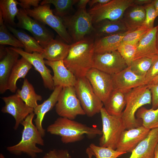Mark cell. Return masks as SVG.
Here are the masks:
<instances>
[{
  "label": "cell",
  "instance_id": "836d02e7",
  "mask_svg": "<svg viewBox=\"0 0 158 158\" xmlns=\"http://www.w3.org/2000/svg\"><path fill=\"white\" fill-rule=\"evenodd\" d=\"M0 44L8 45L13 47L24 48V46L20 42L8 31L4 22L2 14L0 12Z\"/></svg>",
  "mask_w": 158,
  "mask_h": 158
},
{
  "label": "cell",
  "instance_id": "5bb4252c",
  "mask_svg": "<svg viewBox=\"0 0 158 158\" xmlns=\"http://www.w3.org/2000/svg\"><path fill=\"white\" fill-rule=\"evenodd\" d=\"M5 103L1 111L11 115L15 120L14 127L17 130L27 117L34 112V109L28 106L16 93L1 98Z\"/></svg>",
  "mask_w": 158,
  "mask_h": 158
},
{
  "label": "cell",
  "instance_id": "816d5d0a",
  "mask_svg": "<svg viewBox=\"0 0 158 158\" xmlns=\"http://www.w3.org/2000/svg\"><path fill=\"white\" fill-rule=\"evenodd\" d=\"M0 158H5L4 155L2 153H1L0 154Z\"/></svg>",
  "mask_w": 158,
  "mask_h": 158
},
{
  "label": "cell",
  "instance_id": "7dc6e473",
  "mask_svg": "<svg viewBox=\"0 0 158 158\" xmlns=\"http://www.w3.org/2000/svg\"><path fill=\"white\" fill-rule=\"evenodd\" d=\"M152 3L154 7L156 15L158 16V0H152Z\"/></svg>",
  "mask_w": 158,
  "mask_h": 158
},
{
  "label": "cell",
  "instance_id": "7bdbcfd3",
  "mask_svg": "<svg viewBox=\"0 0 158 158\" xmlns=\"http://www.w3.org/2000/svg\"><path fill=\"white\" fill-rule=\"evenodd\" d=\"M18 5L24 9H30L31 6L37 7L39 6V4L41 2L40 0H18Z\"/></svg>",
  "mask_w": 158,
  "mask_h": 158
},
{
  "label": "cell",
  "instance_id": "f546056e",
  "mask_svg": "<svg viewBox=\"0 0 158 158\" xmlns=\"http://www.w3.org/2000/svg\"><path fill=\"white\" fill-rule=\"evenodd\" d=\"M16 93L28 106L34 109L38 105L37 102L42 99V96L36 93L32 85L26 78L21 89L17 90Z\"/></svg>",
  "mask_w": 158,
  "mask_h": 158
},
{
  "label": "cell",
  "instance_id": "f6af8a7d",
  "mask_svg": "<svg viewBox=\"0 0 158 158\" xmlns=\"http://www.w3.org/2000/svg\"><path fill=\"white\" fill-rule=\"evenodd\" d=\"M152 0H133L134 4L143 6L152 2Z\"/></svg>",
  "mask_w": 158,
  "mask_h": 158
},
{
  "label": "cell",
  "instance_id": "4fadbf2b",
  "mask_svg": "<svg viewBox=\"0 0 158 158\" xmlns=\"http://www.w3.org/2000/svg\"><path fill=\"white\" fill-rule=\"evenodd\" d=\"M85 76L90 82L95 93L104 104L114 89L111 75L92 68Z\"/></svg>",
  "mask_w": 158,
  "mask_h": 158
},
{
  "label": "cell",
  "instance_id": "d6a6232c",
  "mask_svg": "<svg viewBox=\"0 0 158 158\" xmlns=\"http://www.w3.org/2000/svg\"><path fill=\"white\" fill-rule=\"evenodd\" d=\"M78 0H44L40 5L52 4L55 7L53 11L56 16L62 18L68 16L73 6L76 4Z\"/></svg>",
  "mask_w": 158,
  "mask_h": 158
},
{
  "label": "cell",
  "instance_id": "74e56055",
  "mask_svg": "<svg viewBox=\"0 0 158 158\" xmlns=\"http://www.w3.org/2000/svg\"><path fill=\"white\" fill-rule=\"evenodd\" d=\"M150 30L141 27L132 31L129 30L123 38L121 43L137 44Z\"/></svg>",
  "mask_w": 158,
  "mask_h": 158
},
{
  "label": "cell",
  "instance_id": "83f0119b",
  "mask_svg": "<svg viewBox=\"0 0 158 158\" xmlns=\"http://www.w3.org/2000/svg\"><path fill=\"white\" fill-rule=\"evenodd\" d=\"M32 65L23 57L18 60L12 70L8 83V89L12 93L17 90L16 82L20 78L25 79Z\"/></svg>",
  "mask_w": 158,
  "mask_h": 158
},
{
  "label": "cell",
  "instance_id": "277c9868",
  "mask_svg": "<svg viewBox=\"0 0 158 158\" xmlns=\"http://www.w3.org/2000/svg\"><path fill=\"white\" fill-rule=\"evenodd\" d=\"M126 104L121 117L127 130L142 126L141 119L135 114L143 105L151 104V94L148 86L143 85L134 88L126 93Z\"/></svg>",
  "mask_w": 158,
  "mask_h": 158
},
{
  "label": "cell",
  "instance_id": "f907efd6",
  "mask_svg": "<svg viewBox=\"0 0 158 158\" xmlns=\"http://www.w3.org/2000/svg\"><path fill=\"white\" fill-rule=\"evenodd\" d=\"M156 45L157 49L158 50V25L156 26Z\"/></svg>",
  "mask_w": 158,
  "mask_h": 158
},
{
  "label": "cell",
  "instance_id": "681fc988",
  "mask_svg": "<svg viewBox=\"0 0 158 158\" xmlns=\"http://www.w3.org/2000/svg\"><path fill=\"white\" fill-rule=\"evenodd\" d=\"M154 158H158V143L155 148Z\"/></svg>",
  "mask_w": 158,
  "mask_h": 158
},
{
  "label": "cell",
  "instance_id": "ba28073f",
  "mask_svg": "<svg viewBox=\"0 0 158 158\" xmlns=\"http://www.w3.org/2000/svg\"><path fill=\"white\" fill-rule=\"evenodd\" d=\"M74 87L77 96L85 115L92 117L100 112L104 104L95 93L90 82L85 76L77 78Z\"/></svg>",
  "mask_w": 158,
  "mask_h": 158
},
{
  "label": "cell",
  "instance_id": "7c38bea8",
  "mask_svg": "<svg viewBox=\"0 0 158 158\" xmlns=\"http://www.w3.org/2000/svg\"><path fill=\"white\" fill-rule=\"evenodd\" d=\"M128 66L117 50L102 54L94 53L92 68L112 75L117 73Z\"/></svg>",
  "mask_w": 158,
  "mask_h": 158
},
{
  "label": "cell",
  "instance_id": "e0dca14e",
  "mask_svg": "<svg viewBox=\"0 0 158 158\" xmlns=\"http://www.w3.org/2000/svg\"><path fill=\"white\" fill-rule=\"evenodd\" d=\"M150 130L142 126L125 130L121 134L116 150L125 153L131 152L146 137Z\"/></svg>",
  "mask_w": 158,
  "mask_h": 158
},
{
  "label": "cell",
  "instance_id": "8992f818",
  "mask_svg": "<svg viewBox=\"0 0 158 158\" xmlns=\"http://www.w3.org/2000/svg\"><path fill=\"white\" fill-rule=\"evenodd\" d=\"M102 123V136L99 146L116 150L122 132L126 129L121 117L109 114L104 107L100 112Z\"/></svg>",
  "mask_w": 158,
  "mask_h": 158
},
{
  "label": "cell",
  "instance_id": "30bf717a",
  "mask_svg": "<svg viewBox=\"0 0 158 158\" xmlns=\"http://www.w3.org/2000/svg\"><path fill=\"white\" fill-rule=\"evenodd\" d=\"M133 4V0H111L105 4L90 8L88 12L94 24L105 19L120 20L126 9Z\"/></svg>",
  "mask_w": 158,
  "mask_h": 158
},
{
  "label": "cell",
  "instance_id": "ab89813d",
  "mask_svg": "<svg viewBox=\"0 0 158 158\" xmlns=\"http://www.w3.org/2000/svg\"><path fill=\"white\" fill-rule=\"evenodd\" d=\"M158 75V56L154 59L145 76V85H148Z\"/></svg>",
  "mask_w": 158,
  "mask_h": 158
},
{
  "label": "cell",
  "instance_id": "9a60e30c",
  "mask_svg": "<svg viewBox=\"0 0 158 158\" xmlns=\"http://www.w3.org/2000/svg\"><path fill=\"white\" fill-rule=\"evenodd\" d=\"M11 47L29 62L40 73L46 88L50 90H54L55 87L51 71L46 66L45 60L40 53L36 52L30 53L25 52L21 48Z\"/></svg>",
  "mask_w": 158,
  "mask_h": 158
},
{
  "label": "cell",
  "instance_id": "f1b7e54d",
  "mask_svg": "<svg viewBox=\"0 0 158 158\" xmlns=\"http://www.w3.org/2000/svg\"><path fill=\"white\" fill-rule=\"evenodd\" d=\"M6 25L8 30L23 44L25 51L30 53L36 52L40 54L43 52L44 48L34 37L23 30L17 29L9 25Z\"/></svg>",
  "mask_w": 158,
  "mask_h": 158
},
{
  "label": "cell",
  "instance_id": "f35d334b",
  "mask_svg": "<svg viewBox=\"0 0 158 158\" xmlns=\"http://www.w3.org/2000/svg\"><path fill=\"white\" fill-rule=\"evenodd\" d=\"M143 6L145 11V18L142 27L151 30L154 27V21L157 17L155 10L152 2Z\"/></svg>",
  "mask_w": 158,
  "mask_h": 158
},
{
  "label": "cell",
  "instance_id": "ac0fdd59",
  "mask_svg": "<svg viewBox=\"0 0 158 158\" xmlns=\"http://www.w3.org/2000/svg\"><path fill=\"white\" fill-rule=\"evenodd\" d=\"M45 63L50 67L53 71V80L55 87L75 86L77 78L65 66L63 60L55 61L45 60Z\"/></svg>",
  "mask_w": 158,
  "mask_h": 158
},
{
  "label": "cell",
  "instance_id": "c3c4849f",
  "mask_svg": "<svg viewBox=\"0 0 158 158\" xmlns=\"http://www.w3.org/2000/svg\"><path fill=\"white\" fill-rule=\"evenodd\" d=\"M158 85V75L155 77L148 85Z\"/></svg>",
  "mask_w": 158,
  "mask_h": 158
},
{
  "label": "cell",
  "instance_id": "cb8c5ba5",
  "mask_svg": "<svg viewBox=\"0 0 158 158\" xmlns=\"http://www.w3.org/2000/svg\"><path fill=\"white\" fill-rule=\"evenodd\" d=\"M145 18L143 6L133 4L126 9L121 20L128 30L132 31L142 26Z\"/></svg>",
  "mask_w": 158,
  "mask_h": 158
},
{
  "label": "cell",
  "instance_id": "9c48e42d",
  "mask_svg": "<svg viewBox=\"0 0 158 158\" xmlns=\"http://www.w3.org/2000/svg\"><path fill=\"white\" fill-rule=\"evenodd\" d=\"M55 107L60 117L74 120L78 115H85L74 86L63 88Z\"/></svg>",
  "mask_w": 158,
  "mask_h": 158
},
{
  "label": "cell",
  "instance_id": "e575fe53",
  "mask_svg": "<svg viewBox=\"0 0 158 158\" xmlns=\"http://www.w3.org/2000/svg\"><path fill=\"white\" fill-rule=\"evenodd\" d=\"M154 59L143 57L134 59L130 67L132 71L135 74L145 77Z\"/></svg>",
  "mask_w": 158,
  "mask_h": 158
},
{
  "label": "cell",
  "instance_id": "ee69618b",
  "mask_svg": "<svg viewBox=\"0 0 158 158\" xmlns=\"http://www.w3.org/2000/svg\"><path fill=\"white\" fill-rule=\"evenodd\" d=\"M111 0H89L88 4L90 8L95 6L105 4Z\"/></svg>",
  "mask_w": 158,
  "mask_h": 158
},
{
  "label": "cell",
  "instance_id": "bcb514c9",
  "mask_svg": "<svg viewBox=\"0 0 158 158\" xmlns=\"http://www.w3.org/2000/svg\"><path fill=\"white\" fill-rule=\"evenodd\" d=\"M89 0H78L76 3L78 8H86Z\"/></svg>",
  "mask_w": 158,
  "mask_h": 158
},
{
  "label": "cell",
  "instance_id": "60d3db41",
  "mask_svg": "<svg viewBox=\"0 0 158 158\" xmlns=\"http://www.w3.org/2000/svg\"><path fill=\"white\" fill-rule=\"evenodd\" d=\"M42 158H72L66 149H53L46 153Z\"/></svg>",
  "mask_w": 158,
  "mask_h": 158
},
{
  "label": "cell",
  "instance_id": "b9f144b4",
  "mask_svg": "<svg viewBox=\"0 0 158 158\" xmlns=\"http://www.w3.org/2000/svg\"><path fill=\"white\" fill-rule=\"evenodd\" d=\"M148 86L151 94L152 108L156 109L158 108V85Z\"/></svg>",
  "mask_w": 158,
  "mask_h": 158
},
{
  "label": "cell",
  "instance_id": "d6986e66",
  "mask_svg": "<svg viewBox=\"0 0 158 158\" xmlns=\"http://www.w3.org/2000/svg\"><path fill=\"white\" fill-rule=\"evenodd\" d=\"M5 55L0 59V93H4L7 90L9 78L13 68L20 54L11 47H6Z\"/></svg>",
  "mask_w": 158,
  "mask_h": 158
},
{
  "label": "cell",
  "instance_id": "d4e9b609",
  "mask_svg": "<svg viewBox=\"0 0 158 158\" xmlns=\"http://www.w3.org/2000/svg\"><path fill=\"white\" fill-rule=\"evenodd\" d=\"M70 47V44L54 39L44 48L41 54L44 59L49 61L63 60L67 56Z\"/></svg>",
  "mask_w": 158,
  "mask_h": 158
},
{
  "label": "cell",
  "instance_id": "4316f807",
  "mask_svg": "<svg viewBox=\"0 0 158 158\" xmlns=\"http://www.w3.org/2000/svg\"><path fill=\"white\" fill-rule=\"evenodd\" d=\"M126 93L117 90H113L104 104V108L109 114L121 117L126 104Z\"/></svg>",
  "mask_w": 158,
  "mask_h": 158
},
{
  "label": "cell",
  "instance_id": "ffe728a7",
  "mask_svg": "<svg viewBox=\"0 0 158 158\" xmlns=\"http://www.w3.org/2000/svg\"><path fill=\"white\" fill-rule=\"evenodd\" d=\"M156 32L155 27L150 30L139 41L134 60L143 57L154 59L158 56Z\"/></svg>",
  "mask_w": 158,
  "mask_h": 158
},
{
  "label": "cell",
  "instance_id": "7a4b0ae2",
  "mask_svg": "<svg viewBox=\"0 0 158 158\" xmlns=\"http://www.w3.org/2000/svg\"><path fill=\"white\" fill-rule=\"evenodd\" d=\"M47 131L60 136L61 142L64 144L81 140L85 135L91 139L102 134V131L97 127L89 126L74 120L61 117L47 127Z\"/></svg>",
  "mask_w": 158,
  "mask_h": 158
},
{
  "label": "cell",
  "instance_id": "44dd1931",
  "mask_svg": "<svg viewBox=\"0 0 158 158\" xmlns=\"http://www.w3.org/2000/svg\"><path fill=\"white\" fill-rule=\"evenodd\" d=\"M63 88L61 86H55L49 97L42 104H38L34 109V112L36 116V118L34 120L35 126L43 137L45 134V130L42 126V122L44 116L47 112L55 106Z\"/></svg>",
  "mask_w": 158,
  "mask_h": 158
},
{
  "label": "cell",
  "instance_id": "52a82bcc",
  "mask_svg": "<svg viewBox=\"0 0 158 158\" xmlns=\"http://www.w3.org/2000/svg\"><path fill=\"white\" fill-rule=\"evenodd\" d=\"M25 11L30 17L51 28L65 42L70 44L73 43L72 39L62 19L54 14L49 4L40 5Z\"/></svg>",
  "mask_w": 158,
  "mask_h": 158
},
{
  "label": "cell",
  "instance_id": "484cf974",
  "mask_svg": "<svg viewBox=\"0 0 158 158\" xmlns=\"http://www.w3.org/2000/svg\"><path fill=\"white\" fill-rule=\"evenodd\" d=\"M129 31L95 38V53L102 54L117 50L123 38Z\"/></svg>",
  "mask_w": 158,
  "mask_h": 158
},
{
  "label": "cell",
  "instance_id": "5b68a950",
  "mask_svg": "<svg viewBox=\"0 0 158 158\" xmlns=\"http://www.w3.org/2000/svg\"><path fill=\"white\" fill-rule=\"evenodd\" d=\"M61 18L73 43L93 33L94 27L92 18L86 8H78L73 15Z\"/></svg>",
  "mask_w": 158,
  "mask_h": 158
},
{
  "label": "cell",
  "instance_id": "3957f363",
  "mask_svg": "<svg viewBox=\"0 0 158 158\" xmlns=\"http://www.w3.org/2000/svg\"><path fill=\"white\" fill-rule=\"evenodd\" d=\"M35 115L34 112L31 113L21 123L23 127L21 139L17 144L6 147L10 153L16 155L25 154L31 158H36L37 154L43 152L42 149L37 146H44V143L41 134L33 123Z\"/></svg>",
  "mask_w": 158,
  "mask_h": 158
},
{
  "label": "cell",
  "instance_id": "7402d4cb",
  "mask_svg": "<svg viewBox=\"0 0 158 158\" xmlns=\"http://www.w3.org/2000/svg\"><path fill=\"white\" fill-rule=\"evenodd\" d=\"M158 143V128L151 129L146 137L131 152L129 158H154Z\"/></svg>",
  "mask_w": 158,
  "mask_h": 158
},
{
  "label": "cell",
  "instance_id": "1f68e13d",
  "mask_svg": "<svg viewBox=\"0 0 158 158\" xmlns=\"http://www.w3.org/2000/svg\"><path fill=\"white\" fill-rule=\"evenodd\" d=\"M136 116L141 120L144 127L150 130L158 128V108L148 109L142 107L137 111Z\"/></svg>",
  "mask_w": 158,
  "mask_h": 158
},
{
  "label": "cell",
  "instance_id": "4dcf8cb0",
  "mask_svg": "<svg viewBox=\"0 0 158 158\" xmlns=\"http://www.w3.org/2000/svg\"><path fill=\"white\" fill-rule=\"evenodd\" d=\"M18 4L16 0H0V12L6 24L13 27L16 25L15 18L19 12L17 6Z\"/></svg>",
  "mask_w": 158,
  "mask_h": 158
},
{
  "label": "cell",
  "instance_id": "603a6c76",
  "mask_svg": "<svg viewBox=\"0 0 158 158\" xmlns=\"http://www.w3.org/2000/svg\"><path fill=\"white\" fill-rule=\"evenodd\" d=\"M93 25L94 31L92 35L95 38L108 36L128 31L121 19L115 21L105 19Z\"/></svg>",
  "mask_w": 158,
  "mask_h": 158
},
{
  "label": "cell",
  "instance_id": "d590c367",
  "mask_svg": "<svg viewBox=\"0 0 158 158\" xmlns=\"http://www.w3.org/2000/svg\"><path fill=\"white\" fill-rule=\"evenodd\" d=\"M89 148L96 158H117L125 154L110 147L98 146L93 143L90 145Z\"/></svg>",
  "mask_w": 158,
  "mask_h": 158
},
{
  "label": "cell",
  "instance_id": "8fae6325",
  "mask_svg": "<svg viewBox=\"0 0 158 158\" xmlns=\"http://www.w3.org/2000/svg\"><path fill=\"white\" fill-rule=\"evenodd\" d=\"M16 18L18 20L17 26L30 32L43 48L54 39L53 34L44 24L31 18L27 14L25 10L19 9Z\"/></svg>",
  "mask_w": 158,
  "mask_h": 158
},
{
  "label": "cell",
  "instance_id": "8d00e7d4",
  "mask_svg": "<svg viewBox=\"0 0 158 158\" xmlns=\"http://www.w3.org/2000/svg\"><path fill=\"white\" fill-rule=\"evenodd\" d=\"M137 44L121 43L117 51L125 60L128 66H130L135 54Z\"/></svg>",
  "mask_w": 158,
  "mask_h": 158
},
{
  "label": "cell",
  "instance_id": "6da1fadb",
  "mask_svg": "<svg viewBox=\"0 0 158 158\" xmlns=\"http://www.w3.org/2000/svg\"><path fill=\"white\" fill-rule=\"evenodd\" d=\"M95 39L93 36L90 35L71 44L68 54L63 62L77 78L85 76L92 68Z\"/></svg>",
  "mask_w": 158,
  "mask_h": 158
},
{
  "label": "cell",
  "instance_id": "2e32d148",
  "mask_svg": "<svg viewBox=\"0 0 158 158\" xmlns=\"http://www.w3.org/2000/svg\"><path fill=\"white\" fill-rule=\"evenodd\" d=\"M111 76L114 89L125 93L134 88L146 85L145 77L135 74L132 71L130 66Z\"/></svg>",
  "mask_w": 158,
  "mask_h": 158
},
{
  "label": "cell",
  "instance_id": "f5cc1de1",
  "mask_svg": "<svg viewBox=\"0 0 158 158\" xmlns=\"http://www.w3.org/2000/svg\"><path fill=\"white\" fill-rule=\"evenodd\" d=\"M87 154L89 155V158H91L92 155V154L91 152H88L87 153Z\"/></svg>",
  "mask_w": 158,
  "mask_h": 158
}]
</instances>
